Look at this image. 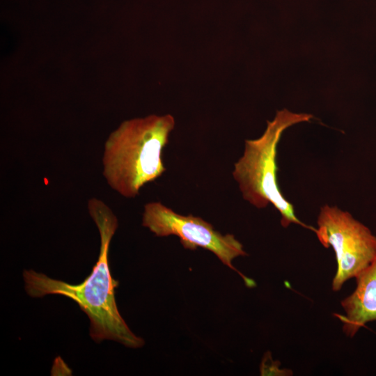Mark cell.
<instances>
[{"instance_id":"cell-5","label":"cell","mask_w":376,"mask_h":376,"mask_svg":"<svg viewBox=\"0 0 376 376\" xmlns=\"http://www.w3.org/2000/svg\"><path fill=\"white\" fill-rule=\"evenodd\" d=\"M317 223L318 240L326 248L331 246L336 253L337 269L332 289L338 291L376 258V237L349 212L336 206L322 207Z\"/></svg>"},{"instance_id":"cell-3","label":"cell","mask_w":376,"mask_h":376,"mask_svg":"<svg viewBox=\"0 0 376 376\" xmlns=\"http://www.w3.org/2000/svg\"><path fill=\"white\" fill-rule=\"evenodd\" d=\"M313 116L296 113L286 109L276 111L274 118L267 121V128L256 139L245 140L242 156L235 163L232 175L239 185L243 198L257 208L269 203L279 212L281 224L287 228L296 224L315 232L316 228L301 222L293 205L283 195L278 181L277 146L283 132L301 122H309Z\"/></svg>"},{"instance_id":"cell-4","label":"cell","mask_w":376,"mask_h":376,"mask_svg":"<svg viewBox=\"0 0 376 376\" xmlns=\"http://www.w3.org/2000/svg\"><path fill=\"white\" fill-rule=\"evenodd\" d=\"M142 226L157 237L177 236L186 249L201 247L211 251L223 264L235 271L246 286L255 285L252 279L239 272L232 263L235 258L247 255L242 243L232 234L223 235L216 230L201 217L180 214L161 202L153 201L143 207Z\"/></svg>"},{"instance_id":"cell-2","label":"cell","mask_w":376,"mask_h":376,"mask_svg":"<svg viewBox=\"0 0 376 376\" xmlns=\"http://www.w3.org/2000/svg\"><path fill=\"white\" fill-rule=\"evenodd\" d=\"M175 119L152 114L122 122L106 139L102 175L108 185L125 198H134L146 184L162 176V160Z\"/></svg>"},{"instance_id":"cell-1","label":"cell","mask_w":376,"mask_h":376,"mask_svg":"<svg viewBox=\"0 0 376 376\" xmlns=\"http://www.w3.org/2000/svg\"><path fill=\"white\" fill-rule=\"evenodd\" d=\"M87 208L100 239L98 259L90 274L80 283L72 284L26 269L23 272L26 292L32 297L56 295L74 301L88 316L90 336L96 343L111 340L128 347H141L144 345L143 339L131 331L116 301L115 289L118 281L111 276L109 253L118 227V218L103 201L97 198L88 201Z\"/></svg>"},{"instance_id":"cell-6","label":"cell","mask_w":376,"mask_h":376,"mask_svg":"<svg viewBox=\"0 0 376 376\" xmlns=\"http://www.w3.org/2000/svg\"><path fill=\"white\" fill-rule=\"evenodd\" d=\"M355 279L354 291L341 301L345 315H338L350 337L366 322L376 320V258Z\"/></svg>"}]
</instances>
